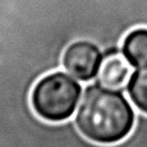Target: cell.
Returning a JSON list of instances; mask_svg holds the SVG:
<instances>
[{
	"instance_id": "1",
	"label": "cell",
	"mask_w": 147,
	"mask_h": 147,
	"mask_svg": "<svg viewBox=\"0 0 147 147\" xmlns=\"http://www.w3.org/2000/svg\"><path fill=\"white\" fill-rule=\"evenodd\" d=\"M75 124L80 134L99 145L118 144L131 134L135 112L121 91L88 85L77 105Z\"/></svg>"
},
{
	"instance_id": "2",
	"label": "cell",
	"mask_w": 147,
	"mask_h": 147,
	"mask_svg": "<svg viewBox=\"0 0 147 147\" xmlns=\"http://www.w3.org/2000/svg\"><path fill=\"white\" fill-rule=\"evenodd\" d=\"M81 94L79 80L67 72L54 71L36 82L31 92V105L42 120L63 123L74 115Z\"/></svg>"
},
{
	"instance_id": "3",
	"label": "cell",
	"mask_w": 147,
	"mask_h": 147,
	"mask_svg": "<svg viewBox=\"0 0 147 147\" xmlns=\"http://www.w3.org/2000/svg\"><path fill=\"white\" fill-rule=\"evenodd\" d=\"M103 59V53L96 43L87 39L69 44L63 54V66L76 80L87 82L94 79Z\"/></svg>"
},
{
	"instance_id": "4",
	"label": "cell",
	"mask_w": 147,
	"mask_h": 147,
	"mask_svg": "<svg viewBox=\"0 0 147 147\" xmlns=\"http://www.w3.org/2000/svg\"><path fill=\"white\" fill-rule=\"evenodd\" d=\"M131 76V64L121 49L109 48L103 53V59L96 75V84L109 90L121 91L126 87Z\"/></svg>"
},
{
	"instance_id": "5",
	"label": "cell",
	"mask_w": 147,
	"mask_h": 147,
	"mask_svg": "<svg viewBox=\"0 0 147 147\" xmlns=\"http://www.w3.org/2000/svg\"><path fill=\"white\" fill-rule=\"evenodd\" d=\"M121 52L132 67H147V28L131 30L124 37Z\"/></svg>"
},
{
	"instance_id": "6",
	"label": "cell",
	"mask_w": 147,
	"mask_h": 147,
	"mask_svg": "<svg viewBox=\"0 0 147 147\" xmlns=\"http://www.w3.org/2000/svg\"><path fill=\"white\" fill-rule=\"evenodd\" d=\"M126 92L135 107L147 114V67L137 69L131 74L126 85Z\"/></svg>"
}]
</instances>
